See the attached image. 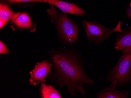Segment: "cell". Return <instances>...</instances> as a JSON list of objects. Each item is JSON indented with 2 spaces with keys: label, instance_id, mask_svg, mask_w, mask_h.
Listing matches in <instances>:
<instances>
[{
  "label": "cell",
  "instance_id": "cell-15",
  "mask_svg": "<svg viewBox=\"0 0 131 98\" xmlns=\"http://www.w3.org/2000/svg\"><path fill=\"white\" fill-rule=\"evenodd\" d=\"M126 14L128 17L131 18V8H128L126 10Z\"/></svg>",
  "mask_w": 131,
  "mask_h": 98
},
{
  "label": "cell",
  "instance_id": "cell-4",
  "mask_svg": "<svg viewBox=\"0 0 131 98\" xmlns=\"http://www.w3.org/2000/svg\"><path fill=\"white\" fill-rule=\"evenodd\" d=\"M122 23L119 21L115 27L110 29L95 22L84 20L82 22V27L86 34L88 40L98 45L103 42L113 33L123 32L121 29Z\"/></svg>",
  "mask_w": 131,
  "mask_h": 98
},
{
  "label": "cell",
  "instance_id": "cell-12",
  "mask_svg": "<svg viewBox=\"0 0 131 98\" xmlns=\"http://www.w3.org/2000/svg\"><path fill=\"white\" fill-rule=\"evenodd\" d=\"M1 3L9 5H15L20 7H26L38 3H48L47 0H1Z\"/></svg>",
  "mask_w": 131,
  "mask_h": 98
},
{
  "label": "cell",
  "instance_id": "cell-6",
  "mask_svg": "<svg viewBox=\"0 0 131 98\" xmlns=\"http://www.w3.org/2000/svg\"><path fill=\"white\" fill-rule=\"evenodd\" d=\"M11 23L10 27L13 31L26 30L33 33L36 30V24L33 22L31 17L26 12H17Z\"/></svg>",
  "mask_w": 131,
  "mask_h": 98
},
{
  "label": "cell",
  "instance_id": "cell-5",
  "mask_svg": "<svg viewBox=\"0 0 131 98\" xmlns=\"http://www.w3.org/2000/svg\"><path fill=\"white\" fill-rule=\"evenodd\" d=\"M52 64L47 60L37 63L33 70L30 72V85H36L45 82L46 78L51 72Z\"/></svg>",
  "mask_w": 131,
  "mask_h": 98
},
{
  "label": "cell",
  "instance_id": "cell-7",
  "mask_svg": "<svg viewBox=\"0 0 131 98\" xmlns=\"http://www.w3.org/2000/svg\"><path fill=\"white\" fill-rule=\"evenodd\" d=\"M47 1L49 4H52L61 9L63 13L79 15L86 14L85 11L75 4L61 0H47Z\"/></svg>",
  "mask_w": 131,
  "mask_h": 98
},
{
  "label": "cell",
  "instance_id": "cell-1",
  "mask_svg": "<svg viewBox=\"0 0 131 98\" xmlns=\"http://www.w3.org/2000/svg\"><path fill=\"white\" fill-rule=\"evenodd\" d=\"M50 56L54 82L60 87L67 86L72 95L75 96L77 91L84 96V85L94 82L85 73L80 58L74 51L65 49L51 50Z\"/></svg>",
  "mask_w": 131,
  "mask_h": 98
},
{
  "label": "cell",
  "instance_id": "cell-2",
  "mask_svg": "<svg viewBox=\"0 0 131 98\" xmlns=\"http://www.w3.org/2000/svg\"><path fill=\"white\" fill-rule=\"evenodd\" d=\"M46 10L51 22L56 28L59 37L62 41L69 44H75L79 38V28L75 22L70 19L66 13H61L50 4Z\"/></svg>",
  "mask_w": 131,
  "mask_h": 98
},
{
  "label": "cell",
  "instance_id": "cell-11",
  "mask_svg": "<svg viewBox=\"0 0 131 98\" xmlns=\"http://www.w3.org/2000/svg\"><path fill=\"white\" fill-rule=\"evenodd\" d=\"M17 13L11 9L9 5L0 2V19L9 22L14 18Z\"/></svg>",
  "mask_w": 131,
  "mask_h": 98
},
{
  "label": "cell",
  "instance_id": "cell-13",
  "mask_svg": "<svg viewBox=\"0 0 131 98\" xmlns=\"http://www.w3.org/2000/svg\"><path fill=\"white\" fill-rule=\"evenodd\" d=\"M9 53L8 49L7 48V46L6 45L1 41H0V54H7Z\"/></svg>",
  "mask_w": 131,
  "mask_h": 98
},
{
  "label": "cell",
  "instance_id": "cell-10",
  "mask_svg": "<svg viewBox=\"0 0 131 98\" xmlns=\"http://www.w3.org/2000/svg\"><path fill=\"white\" fill-rule=\"evenodd\" d=\"M40 94L42 98H62L60 93L53 86L44 82L40 86Z\"/></svg>",
  "mask_w": 131,
  "mask_h": 98
},
{
  "label": "cell",
  "instance_id": "cell-8",
  "mask_svg": "<svg viewBox=\"0 0 131 98\" xmlns=\"http://www.w3.org/2000/svg\"><path fill=\"white\" fill-rule=\"evenodd\" d=\"M114 45L117 50L122 51L131 49V26L117 34Z\"/></svg>",
  "mask_w": 131,
  "mask_h": 98
},
{
  "label": "cell",
  "instance_id": "cell-16",
  "mask_svg": "<svg viewBox=\"0 0 131 98\" xmlns=\"http://www.w3.org/2000/svg\"><path fill=\"white\" fill-rule=\"evenodd\" d=\"M130 8H131V2H130Z\"/></svg>",
  "mask_w": 131,
  "mask_h": 98
},
{
  "label": "cell",
  "instance_id": "cell-14",
  "mask_svg": "<svg viewBox=\"0 0 131 98\" xmlns=\"http://www.w3.org/2000/svg\"><path fill=\"white\" fill-rule=\"evenodd\" d=\"M8 22L3 20L0 19V29L1 30H2V29L8 23Z\"/></svg>",
  "mask_w": 131,
  "mask_h": 98
},
{
  "label": "cell",
  "instance_id": "cell-3",
  "mask_svg": "<svg viewBox=\"0 0 131 98\" xmlns=\"http://www.w3.org/2000/svg\"><path fill=\"white\" fill-rule=\"evenodd\" d=\"M122 52L120 58L106 78L110 82V86L115 87L126 83L131 79V49Z\"/></svg>",
  "mask_w": 131,
  "mask_h": 98
},
{
  "label": "cell",
  "instance_id": "cell-9",
  "mask_svg": "<svg viewBox=\"0 0 131 98\" xmlns=\"http://www.w3.org/2000/svg\"><path fill=\"white\" fill-rule=\"evenodd\" d=\"M129 92L127 91H120L116 87L110 86L102 89L99 92L97 98H126L128 96Z\"/></svg>",
  "mask_w": 131,
  "mask_h": 98
}]
</instances>
